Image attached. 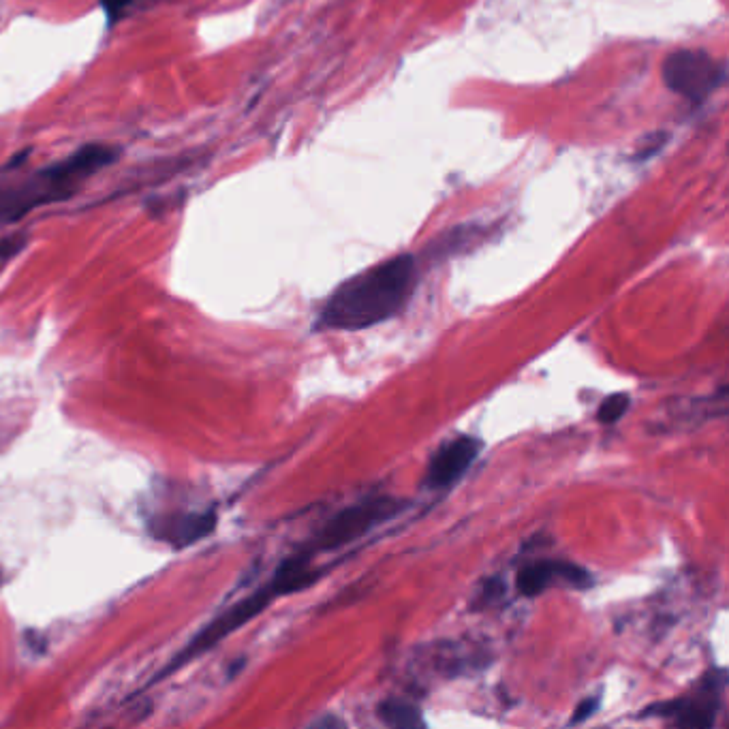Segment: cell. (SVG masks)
<instances>
[{"mask_svg":"<svg viewBox=\"0 0 729 729\" xmlns=\"http://www.w3.org/2000/svg\"><path fill=\"white\" fill-rule=\"evenodd\" d=\"M120 148L105 144H88L73 152L65 161H58L41 169L33 178H28L15 189L0 197V221L15 223L22 221L33 210L54 204V201L69 199L84 180H88L99 169L116 163Z\"/></svg>","mask_w":729,"mask_h":729,"instance_id":"cell-2","label":"cell"},{"mask_svg":"<svg viewBox=\"0 0 729 729\" xmlns=\"http://www.w3.org/2000/svg\"><path fill=\"white\" fill-rule=\"evenodd\" d=\"M131 5H133V0H101V7L105 11L107 24H110V26L118 24L124 18V15H127Z\"/></svg>","mask_w":729,"mask_h":729,"instance_id":"cell-12","label":"cell"},{"mask_svg":"<svg viewBox=\"0 0 729 729\" xmlns=\"http://www.w3.org/2000/svg\"><path fill=\"white\" fill-rule=\"evenodd\" d=\"M663 82L691 103L706 101L725 82V65L704 50H676L663 62Z\"/></svg>","mask_w":729,"mask_h":729,"instance_id":"cell-5","label":"cell"},{"mask_svg":"<svg viewBox=\"0 0 729 729\" xmlns=\"http://www.w3.org/2000/svg\"><path fill=\"white\" fill-rule=\"evenodd\" d=\"M599 706H601V697L599 695H588V697H584V700L576 706V710H573V715H571V725H576V723H584L586 719H591L593 715H597V710H599Z\"/></svg>","mask_w":729,"mask_h":729,"instance_id":"cell-11","label":"cell"},{"mask_svg":"<svg viewBox=\"0 0 729 729\" xmlns=\"http://www.w3.org/2000/svg\"><path fill=\"white\" fill-rule=\"evenodd\" d=\"M629 405H631V398L625 392H616V394L606 396L601 400V405L597 409V422L603 426L618 424L620 417L629 411Z\"/></svg>","mask_w":729,"mask_h":729,"instance_id":"cell-10","label":"cell"},{"mask_svg":"<svg viewBox=\"0 0 729 729\" xmlns=\"http://www.w3.org/2000/svg\"><path fill=\"white\" fill-rule=\"evenodd\" d=\"M723 691H725V672L712 670L702 680L697 682L693 693L685 697H676L670 702H659L642 710V719L659 717L670 719L672 725L689 727V729H710L717 723L719 710L723 704Z\"/></svg>","mask_w":729,"mask_h":729,"instance_id":"cell-4","label":"cell"},{"mask_svg":"<svg viewBox=\"0 0 729 729\" xmlns=\"http://www.w3.org/2000/svg\"><path fill=\"white\" fill-rule=\"evenodd\" d=\"M484 443L475 437H456L447 441L439 447V452L434 454L428 462V469L424 475V488L426 490H447L464 477L473 462L477 460L479 452H482Z\"/></svg>","mask_w":729,"mask_h":729,"instance_id":"cell-6","label":"cell"},{"mask_svg":"<svg viewBox=\"0 0 729 729\" xmlns=\"http://www.w3.org/2000/svg\"><path fill=\"white\" fill-rule=\"evenodd\" d=\"M0 584H3V578H0Z\"/></svg>","mask_w":729,"mask_h":729,"instance_id":"cell-16","label":"cell"},{"mask_svg":"<svg viewBox=\"0 0 729 729\" xmlns=\"http://www.w3.org/2000/svg\"><path fill=\"white\" fill-rule=\"evenodd\" d=\"M377 715H379L381 723H385L387 727H396V729H417V727L426 725L420 710L405 700H396V697L383 700L377 708Z\"/></svg>","mask_w":729,"mask_h":729,"instance_id":"cell-9","label":"cell"},{"mask_svg":"<svg viewBox=\"0 0 729 729\" xmlns=\"http://www.w3.org/2000/svg\"><path fill=\"white\" fill-rule=\"evenodd\" d=\"M503 591H505V586H503V580H499V578H496V580H490L488 584H486V588H484V591L482 593H479V597H477V603H475V606L477 608H482V606H488V603H492L496 597H501L503 595Z\"/></svg>","mask_w":729,"mask_h":729,"instance_id":"cell-14","label":"cell"},{"mask_svg":"<svg viewBox=\"0 0 729 729\" xmlns=\"http://www.w3.org/2000/svg\"><path fill=\"white\" fill-rule=\"evenodd\" d=\"M24 246H26L24 236H9L0 240V263L18 255Z\"/></svg>","mask_w":729,"mask_h":729,"instance_id":"cell-13","label":"cell"},{"mask_svg":"<svg viewBox=\"0 0 729 729\" xmlns=\"http://www.w3.org/2000/svg\"><path fill=\"white\" fill-rule=\"evenodd\" d=\"M407 505V499H398V496L390 494L366 496V499L336 511L317 531V535L310 539L308 548L315 554L336 552L362 539L370 531H375L377 526L398 518Z\"/></svg>","mask_w":729,"mask_h":729,"instance_id":"cell-3","label":"cell"},{"mask_svg":"<svg viewBox=\"0 0 729 729\" xmlns=\"http://www.w3.org/2000/svg\"><path fill=\"white\" fill-rule=\"evenodd\" d=\"M315 725H319V727H323V725H332V727H343L345 723H343V721H338L336 717H328V719H321V721H317Z\"/></svg>","mask_w":729,"mask_h":729,"instance_id":"cell-15","label":"cell"},{"mask_svg":"<svg viewBox=\"0 0 729 729\" xmlns=\"http://www.w3.org/2000/svg\"><path fill=\"white\" fill-rule=\"evenodd\" d=\"M417 283L413 255L385 259L340 285L319 315L321 330L360 332L394 319L411 300Z\"/></svg>","mask_w":729,"mask_h":729,"instance_id":"cell-1","label":"cell"},{"mask_svg":"<svg viewBox=\"0 0 729 729\" xmlns=\"http://www.w3.org/2000/svg\"><path fill=\"white\" fill-rule=\"evenodd\" d=\"M556 584L584 591L593 584V576L571 561H535L524 565L516 576V588L524 597H537Z\"/></svg>","mask_w":729,"mask_h":729,"instance_id":"cell-7","label":"cell"},{"mask_svg":"<svg viewBox=\"0 0 729 729\" xmlns=\"http://www.w3.org/2000/svg\"><path fill=\"white\" fill-rule=\"evenodd\" d=\"M216 524L214 514H186V516H169L157 524L159 539L172 541V544L184 546L206 537Z\"/></svg>","mask_w":729,"mask_h":729,"instance_id":"cell-8","label":"cell"}]
</instances>
